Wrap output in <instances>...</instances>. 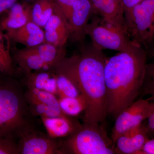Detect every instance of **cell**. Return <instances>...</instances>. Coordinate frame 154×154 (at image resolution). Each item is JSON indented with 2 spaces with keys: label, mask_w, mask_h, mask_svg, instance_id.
<instances>
[{
  "label": "cell",
  "mask_w": 154,
  "mask_h": 154,
  "mask_svg": "<svg viewBox=\"0 0 154 154\" xmlns=\"http://www.w3.org/2000/svg\"><path fill=\"white\" fill-rule=\"evenodd\" d=\"M107 57L91 43L83 45L79 53L66 57L55 69L67 77L85 97L87 107L84 123H103L107 115L104 68Z\"/></svg>",
  "instance_id": "1"
},
{
  "label": "cell",
  "mask_w": 154,
  "mask_h": 154,
  "mask_svg": "<svg viewBox=\"0 0 154 154\" xmlns=\"http://www.w3.org/2000/svg\"><path fill=\"white\" fill-rule=\"evenodd\" d=\"M146 49L135 44L105 62L104 73L107 115L115 118L140 95L145 74Z\"/></svg>",
  "instance_id": "2"
},
{
  "label": "cell",
  "mask_w": 154,
  "mask_h": 154,
  "mask_svg": "<svg viewBox=\"0 0 154 154\" xmlns=\"http://www.w3.org/2000/svg\"><path fill=\"white\" fill-rule=\"evenodd\" d=\"M29 113L22 87L14 83L0 82V138L15 139L19 130L30 121Z\"/></svg>",
  "instance_id": "3"
},
{
  "label": "cell",
  "mask_w": 154,
  "mask_h": 154,
  "mask_svg": "<svg viewBox=\"0 0 154 154\" xmlns=\"http://www.w3.org/2000/svg\"><path fill=\"white\" fill-rule=\"evenodd\" d=\"M60 154H116L103 123L82 126L67 137L59 139Z\"/></svg>",
  "instance_id": "4"
},
{
  "label": "cell",
  "mask_w": 154,
  "mask_h": 154,
  "mask_svg": "<svg viewBox=\"0 0 154 154\" xmlns=\"http://www.w3.org/2000/svg\"><path fill=\"white\" fill-rule=\"evenodd\" d=\"M131 41L146 49L154 40V0H142L125 13Z\"/></svg>",
  "instance_id": "5"
},
{
  "label": "cell",
  "mask_w": 154,
  "mask_h": 154,
  "mask_svg": "<svg viewBox=\"0 0 154 154\" xmlns=\"http://www.w3.org/2000/svg\"><path fill=\"white\" fill-rule=\"evenodd\" d=\"M85 31L92 44L102 50L127 51L134 44L126 30L106 23L97 14L91 17Z\"/></svg>",
  "instance_id": "6"
},
{
  "label": "cell",
  "mask_w": 154,
  "mask_h": 154,
  "mask_svg": "<svg viewBox=\"0 0 154 154\" xmlns=\"http://www.w3.org/2000/svg\"><path fill=\"white\" fill-rule=\"evenodd\" d=\"M15 140L19 154H60L58 139L37 131L30 121L19 130Z\"/></svg>",
  "instance_id": "7"
},
{
  "label": "cell",
  "mask_w": 154,
  "mask_h": 154,
  "mask_svg": "<svg viewBox=\"0 0 154 154\" xmlns=\"http://www.w3.org/2000/svg\"><path fill=\"white\" fill-rule=\"evenodd\" d=\"M149 101L148 99H137L116 117L111 137L113 146L119 137L138 126L147 119L152 109Z\"/></svg>",
  "instance_id": "8"
},
{
  "label": "cell",
  "mask_w": 154,
  "mask_h": 154,
  "mask_svg": "<svg viewBox=\"0 0 154 154\" xmlns=\"http://www.w3.org/2000/svg\"><path fill=\"white\" fill-rule=\"evenodd\" d=\"M96 14L91 0H77L68 18L70 38L82 43L86 35L85 28L91 17Z\"/></svg>",
  "instance_id": "9"
},
{
  "label": "cell",
  "mask_w": 154,
  "mask_h": 154,
  "mask_svg": "<svg viewBox=\"0 0 154 154\" xmlns=\"http://www.w3.org/2000/svg\"><path fill=\"white\" fill-rule=\"evenodd\" d=\"M53 12L45 25V42L65 47L70 38L68 22L62 11L55 2Z\"/></svg>",
  "instance_id": "10"
},
{
  "label": "cell",
  "mask_w": 154,
  "mask_h": 154,
  "mask_svg": "<svg viewBox=\"0 0 154 154\" xmlns=\"http://www.w3.org/2000/svg\"><path fill=\"white\" fill-rule=\"evenodd\" d=\"M146 123L130 130L119 137L114 143L116 154H139L150 137Z\"/></svg>",
  "instance_id": "11"
},
{
  "label": "cell",
  "mask_w": 154,
  "mask_h": 154,
  "mask_svg": "<svg viewBox=\"0 0 154 154\" xmlns=\"http://www.w3.org/2000/svg\"><path fill=\"white\" fill-rule=\"evenodd\" d=\"M96 14L108 24L126 30L122 0H91Z\"/></svg>",
  "instance_id": "12"
},
{
  "label": "cell",
  "mask_w": 154,
  "mask_h": 154,
  "mask_svg": "<svg viewBox=\"0 0 154 154\" xmlns=\"http://www.w3.org/2000/svg\"><path fill=\"white\" fill-rule=\"evenodd\" d=\"M11 40L23 45L26 47H33L45 42L44 31L33 21L21 28L7 31Z\"/></svg>",
  "instance_id": "13"
},
{
  "label": "cell",
  "mask_w": 154,
  "mask_h": 154,
  "mask_svg": "<svg viewBox=\"0 0 154 154\" xmlns=\"http://www.w3.org/2000/svg\"><path fill=\"white\" fill-rule=\"evenodd\" d=\"M41 118L48 134L57 139L69 136L82 125L78 120L71 116Z\"/></svg>",
  "instance_id": "14"
},
{
  "label": "cell",
  "mask_w": 154,
  "mask_h": 154,
  "mask_svg": "<svg viewBox=\"0 0 154 154\" xmlns=\"http://www.w3.org/2000/svg\"><path fill=\"white\" fill-rule=\"evenodd\" d=\"M32 6L27 2H16L8 10L1 22L2 30L7 31L21 28L32 20Z\"/></svg>",
  "instance_id": "15"
},
{
  "label": "cell",
  "mask_w": 154,
  "mask_h": 154,
  "mask_svg": "<svg viewBox=\"0 0 154 154\" xmlns=\"http://www.w3.org/2000/svg\"><path fill=\"white\" fill-rule=\"evenodd\" d=\"M14 58L23 74L42 71L55 72L45 63L33 47L16 49Z\"/></svg>",
  "instance_id": "16"
},
{
  "label": "cell",
  "mask_w": 154,
  "mask_h": 154,
  "mask_svg": "<svg viewBox=\"0 0 154 154\" xmlns=\"http://www.w3.org/2000/svg\"><path fill=\"white\" fill-rule=\"evenodd\" d=\"M23 83L27 88H34L54 94L58 97L56 73L42 71L23 74Z\"/></svg>",
  "instance_id": "17"
},
{
  "label": "cell",
  "mask_w": 154,
  "mask_h": 154,
  "mask_svg": "<svg viewBox=\"0 0 154 154\" xmlns=\"http://www.w3.org/2000/svg\"><path fill=\"white\" fill-rule=\"evenodd\" d=\"M33 47L45 63L54 71L59 64L66 57L65 47L44 42Z\"/></svg>",
  "instance_id": "18"
},
{
  "label": "cell",
  "mask_w": 154,
  "mask_h": 154,
  "mask_svg": "<svg viewBox=\"0 0 154 154\" xmlns=\"http://www.w3.org/2000/svg\"><path fill=\"white\" fill-rule=\"evenodd\" d=\"M11 38L0 29V72L6 75L14 73L13 59L11 51Z\"/></svg>",
  "instance_id": "19"
},
{
  "label": "cell",
  "mask_w": 154,
  "mask_h": 154,
  "mask_svg": "<svg viewBox=\"0 0 154 154\" xmlns=\"http://www.w3.org/2000/svg\"><path fill=\"white\" fill-rule=\"evenodd\" d=\"M146 49L147 62L143 84L139 96L154 98V40Z\"/></svg>",
  "instance_id": "20"
},
{
  "label": "cell",
  "mask_w": 154,
  "mask_h": 154,
  "mask_svg": "<svg viewBox=\"0 0 154 154\" xmlns=\"http://www.w3.org/2000/svg\"><path fill=\"white\" fill-rule=\"evenodd\" d=\"M53 0H35L32 6V20L42 28L51 17L54 8Z\"/></svg>",
  "instance_id": "21"
},
{
  "label": "cell",
  "mask_w": 154,
  "mask_h": 154,
  "mask_svg": "<svg viewBox=\"0 0 154 154\" xmlns=\"http://www.w3.org/2000/svg\"><path fill=\"white\" fill-rule=\"evenodd\" d=\"M59 102L60 109L66 115L75 117L82 112H85L87 107L85 97L81 94L76 97H59Z\"/></svg>",
  "instance_id": "22"
},
{
  "label": "cell",
  "mask_w": 154,
  "mask_h": 154,
  "mask_svg": "<svg viewBox=\"0 0 154 154\" xmlns=\"http://www.w3.org/2000/svg\"><path fill=\"white\" fill-rule=\"evenodd\" d=\"M25 95L26 98L42 103L62 112L60 106L58 98L54 94L36 88H27L25 92Z\"/></svg>",
  "instance_id": "23"
},
{
  "label": "cell",
  "mask_w": 154,
  "mask_h": 154,
  "mask_svg": "<svg viewBox=\"0 0 154 154\" xmlns=\"http://www.w3.org/2000/svg\"><path fill=\"white\" fill-rule=\"evenodd\" d=\"M25 99L28 104L30 113L33 116H39L41 118L69 116L62 111L56 110L47 105L36 102L32 99L26 98V97Z\"/></svg>",
  "instance_id": "24"
},
{
  "label": "cell",
  "mask_w": 154,
  "mask_h": 154,
  "mask_svg": "<svg viewBox=\"0 0 154 154\" xmlns=\"http://www.w3.org/2000/svg\"><path fill=\"white\" fill-rule=\"evenodd\" d=\"M56 73L58 98L76 97L81 95L78 88L70 80L63 75Z\"/></svg>",
  "instance_id": "25"
},
{
  "label": "cell",
  "mask_w": 154,
  "mask_h": 154,
  "mask_svg": "<svg viewBox=\"0 0 154 154\" xmlns=\"http://www.w3.org/2000/svg\"><path fill=\"white\" fill-rule=\"evenodd\" d=\"M0 154H19L16 140L12 138H0Z\"/></svg>",
  "instance_id": "26"
},
{
  "label": "cell",
  "mask_w": 154,
  "mask_h": 154,
  "mask_svg": "<svg viewBox=\"0 0 154 154\" xmlns=\"http://www.w3.org/2000/svg\"><path fill=\"white\" fill-rule=\"evenodd\" d=\"M60 8L67 20L77 0H53Z\"/></svg>",
  "instance_id": "27"
},
{
  "label": "cell",
  "mask_w": 154,
  "mask_h": 154,
  "mask_svg": "<svg viewBox=\"0 0 154 154\" xmlns=\"http://www.w3.org/2000/svg\"><path fill=\"white\" fill-rule=\"evenodd\" d=\"M152 109L149 115L146 128L150 139L154 138V101L151 102Z\"/></svg>",
  "instance_id": "28"
},
{
  "label": "cell",
  "mask_w": 154,
  "mask_h": 154,
  "mask_svg": "<svg viewBox=\"0 0 154 154\" xmlns=\"http://www.w3.org/2000/svg\"><path fill=\"white\" fill-rule=\"evenodd\" d=\"M139 154H154V138L146 142Z\"/></svg>",
  "instance_id": "29"
},
{
  "label": "cell",
  "mask_w": 154,
  "mask_h": 154,
  "mask_svg": "<svg viewBox=\"0 0 154 154\" xmlns=\"http://www.w3.org/2000/svg\"><path fill=\"white\" fill-rule=\"evenodd\" d=\"M17 0H0V15L8 11Z\"/></svg>",
  "instance_id": "30"
},
{
  "label": "cell",
  "mask_w": 154,
  "mask_h": 154,
  "mask_svg": "<svg viewBox=\"0 0 154 154\" xmlns=\"http://www.w3.org/2000/svg\"><path fill=\"white\" fill-rule=\"evenodd\" d=\"M124 6L125 13L130 11L135 6L142 0H122Z\"/></svg>",
  "instance_id": "31"
},
{
  "label": "cell",
  "mask_w": 154,
  "mask_h": 154,
  "mask_svg": "<svg viewBox=\"0 0 154 154\" xmlns=\"http://www.w3.org/2000/svg\"><path fill=\"white\" fill-rule=\"evenodd\" d=\"M24 1H25V2H31V1H35V0H24Z\"/></svg>",
  "instance_id": "32"
}]
</instances>
